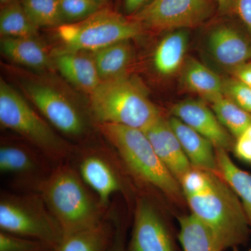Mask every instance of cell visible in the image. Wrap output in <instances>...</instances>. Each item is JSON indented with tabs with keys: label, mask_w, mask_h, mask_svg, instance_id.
Wrapping results in <instances>:
<instances>
[{
	"label": "cell",
	"mask_w": 251,
	"mask_h": 251,
	"mask_svg": "<svg viewBox=\"0 0 251 251\" xmlns=\"http://www.w3.org/2000/svg\"><path fill=\"white\" fill-rule=\"evenodd\" d=\"M114 224L110 216L91 228L67 234L53 251H110Z\"/></svg>",
	"instance_id": "obj_20"
},
{
	"label": "cell",
	"mask_w": 251,
	"mask_h": 251,
	"mask_svg": "<svg viewBox=\"0 0 251 251\" xmlns=\"http://www.w3.org/2000/svg\"><path fill=\"white\" fill-rule=\"evenodd\" d=\"M97 128L135 179L175 202L185 198L179 181L157 156L143 130L108 123L97 124Z\"/></svg>",
	"instance_id": "obj_2"
},
{
	"label": "cell",
	"mask_w": 251,
	"mask_h": 251,
	"mask_svg": "<svg viewBox=\"0 0 251 251\" xmlns=\"http://www.w3.org/2000/svg\"><path fill=\"white\" fill-rule=\"evenodd\" d=\"M54 65L69 82L89 95L101 83L93 55L86 52L59 50Z\"/></svg>",
	"instance_id": "obj_16"
},
{
	"label": "cell",
	"mask_w": 251,
	"mask_h": 251,
	"mask_svg": "<svg viewBox=\"0 0 251 251\" xmlns=\"http://www.w3.org/2000/svg\"><path fill=\"white\" fill-rule=\"evenodd\" d=\"M171 113L209 140L216 149L233 151L235 138L204 100L186 99L178 102L172 107Z\"/></svg>",
	"instance_id": "obj_13"
},
{
	"label": "cell",
	"mask_w": 251,
	"mask_h": 251,
	"mask_svg": "<svg viewBox=\"0 0 251 251\" xmlns=\"http://www.w3.org/2000/svg\"><path fill=\"white\" fill-rule=\"evenodd\" d=\"M144 31L133 18L103 8L82 21L57 27V36L64 46L60 50L82 52H95L115 43L130 40Z\"/></svg>",
	"instance_id": "obj_7"
},
{
	"label": "cell",
	"mask_w": 251,
	"mask_h": 251,
	"mask_svg": "<svg viewBox=\"0 0 251 251\" xmlns=\"http://www.w3.org/2000/svg\"><path fill=\"white\" fill-rule=\"evenodd\" d=\"M184 29L171 31L158 43L153 54L155 70L163 76H171L182 67L188 46Z\"/></svg>",
	"instance_id": "obj_21"
},
{
	"label": "cell",
	"mask_w": 251,
	"mask_h": 251,
	"mask_svg": "<svg viewBox=\"0 0 251 251\" xmlns=\"http://www.w3.org/2000/svg\"><path fill=\"white\" fill-rule=\"evenodd\" d=\"M233 151L239 159L251 165V126L236 138Z\"/></svg>",
	"instance_id": "obj_32"
},
{
	"label": "cell",
	"mask_w": 251,
	"mask_h": 251,
	"mask_svg": "<svg viewBox=\"0 0 251 251\" xmlns=\"http://www.w3.org/2000/svg\"><path fill=\"white\" fill-rule=\"evenodd\" d=\"M185 199L193 215L212 231L225 250L247 244L251 232L242 202L221 175L211 172L207 187Z\"/></svg>",
	"instance_id": "obj_3"
},
{
	"label": "cell",
	"mask_w": 251,
	"mask_h": 251,
	"mask_svg": "<svg viewBox=\"0 0 251 251\" xmlns=\"http://www.w3.org/2000/svg\"><path fill=\"white\" fill-rule=\"evenodd\" d=\"M1 52L13 62L35 69L46 70L52 67L49 51L36 37H4Z\"/></svg>",
	"instance_id": "obj_19"
},
{
	"label": "cell",
	"mask_w": 251,
	"mask_h": 251,
	"mask_svg": "<svg viewBox=\"0 0 251 251\" xmlns=\"http://www.w3.org/2000/svg\"><path fill=\"white\" fill-rule=\"evenodd\" d=\"M178 239L184 251H224L212 231L193 214L179 217Z\"/></svg>",
	"instance_id": "obj_23"
},
{
	"label": "cell",
	"mask_w": 251,
	"mask_h": 251,
	"mask_svg": "<svg viewBox=\"0 0 251 251\" xmlns=\"http://www.w3.org/2000/svg\"><path fill=\"white\" fill-rule=\"evenodd\" d=\"M21 3L38 27H58L64 24L59 0H23Z\"/></svg>",
	"instance_id": "obj_27"
},
{
	"label": "cell",
	"mask_w": 251,
	"mask_h": 251,
	"mask_svg": "<svg viewBox=\"0 0 251 251\" xmlns=\"http://www.w3.org/2000/svg\"><path fill=\"white\" fill-rule=\"evenodd\" d=\"M233 11L244 24L251 39V0H234Z\"/></svg>",
	"instance_id": "obj_34"
},
{
	"label": "cell",
	"mask_w": 251,
	"mask_h": 251,
	"mask_svg": "<svg viewBox=\"0 0 251 251\" xmlns=\"http://www.w3.org/2000/svg\"><path fill=\"white\" fill-rule=\"evenodd\" d=\"M127 251H176L171 230L148 200H137Z\"/></svg>",
	"instance_id": "obj_12"
},
{
	"label": "cell",
	"mask_w": 251,
	"mask_h": 251,
	"mask_svg": "<svg viewBox=\"0 0 251 251\" xmlns=\"http://www.w3.org/2000/svg\"><path fill=\"white\" fill-rule=\"evenodd\" d=\"M181 83L189 92L197 94L209 103L224 97V80L218 74L195 59L186 61L181 74Z\"/></svg>",
	"instance_id": "obj_18"
},
{
	"label": "cell",
	"mask_w": 251,
	"mask_h": 251,
	"mask_svg": "<svg viewBox=\"0 0 251 251\" xmlns=\"http://www.w3.org/2000/svg\"><path fill=\"white\" fill-rule=\"evenodd\" d=\"M144 133L157 156L179 182L193 166L168 120L161 116L151 126L144 130Z\"/></svg>",
	"instance_id": "obj_15"
},
{
	"label": "cell",
	"mask_w": 251,
	"mask_h": 251,
	"mask_svg": "<svg viewBox=\"0 0 251 251\" xmlns=\"http://www.w3.org/2000/svg\"><path fill=\"white\" fill-rule=\"evenodd\" d=\"M211 109L220 122L235 139L251 126V114L226 96L211 103Z\"/></svg>",
	"instance_id": "obj_26"
},
{
	"label": "cell",
	"mask_w": 251,
	"mask_h": 251,
	"mask_svg": "<svg viewBox=\"0 0 251 251\" xmlns=\"http://www.w3.org/2000/svg\"><path fill=\"white\" fill-rule=\"evenodd\" d=\"M213 58L229 72L251 62V39L249 34L230 25L212 29L207 39Z\"/></svg>",
	"instance_id": "obj_14"
},
{
	"label": "cell",
	"mask_w": 251,
	"mask_h": 251,
	"mask_svg": "<svg viewBox=\"0 0 251 251\" xmlns=\"http://www.w3.org/2000/svg\"><path fill=\"white\" fill-rule=\"evenodd\" d=\"M114 224V237L110 251H127L126 244V228L122 220L115 214H110Z\"/></svg>",
	"instance_id": "obj_33"
},
{
	"label": "cell",
	"mask_w": 251,
	"mask_h": 251,
	"mask_svg": "<svg viewBox=\"0 0 251 251\" xmlns=\"http://www.w3.org/2000/svg\"><path fill=\"white\" fill-rule=\"evenodd\" d=\"M45 243L0 231V251H53Z\"/></svg>",
	"instance_id": "obj_29"
},
{
	"label": "cell",
	"mask_w": 251,
	"mask_h": 251,
	"mask_svg": "<svg viewBox=\"0 0 251 251\" xmlns=\"http://www.w3.org/2000/svg\"><path fill=\"white\" fill-rule=\"evenodd\" d=\"M133 49L130 40L115 43L93 52V57L102 81L127 75L133 61Z\"/></svg>",
	"instance_id": "obj_22"
},
{
	"label": "cell",
	"mask_w": 251,
	"mask_h": 251,
	"mask_svg": "<svg viewBox=\"0 0 251 251\" xmlns=\"http://www.w3.org/2000/svg\"><path fill=\"white\" fill-rule=\"evenodd\" d=\"M218 9L223 14H229L233 11L234 0H215Z\"/></svg>",
	"instance_id": "obj_37"
},
{
	"label": "cell",
	"mask_w": 251,
	"mask_h": 251,
	"mask_svg": "<svg viewBox=\"0 0 251 251\" xmlns=\"http://www.w3.org/2000/svg\"><path fill=\"white\" fill-rule=\"evenodd\" d=\"M18 1H19V0H0V3H1V6H4L5 5L9 4L11 3Z\"/></svg>",
	"instance_id": "obj_38"
},
{
	"label": "cell",
	"mask_w": 251,
	"mask_h": 251,
	"mask_svg": "<svg viewBox=\"0 0 251 251\" xmlns=\"http://www.w3.org/2000/svg\"><path fill=\"white\" fill-rule=\"evenodd\" d=\"M111 156L103 149L77 148L72 158L76 161V166L74 165L82 179L107 209H110L112 196L124 190L116 163Z\"/></svg>",
	"instance_id": "obj_11"
},
{
	"label": "cell",
	"mask_w": 251,
	"mask_h": 251,
	"mask_svg": "<svg viewBox=\"0 0 251 251\" xmlns=\"http://www.w3.org/2000/svg\"><path fill=\"white\" fill-rule=\"evenodd\" d=\"M216 155L219 175L239 196L251 232V174L236 166L226 150L216 149Z\"/></svg>",
	"instance_id": "obj_24"
},
{
	"label": "cell",
	"mask_w": 251,
	"mask_h": 251,
	"mask_svg": "<svg viewBox=\"0 0 251 251\" xmlns=\"http://www.w3.org/2000/svg\"><path fill=\"white\" fill-rule=\"evenodd\" d=\"M233 250L232 251H239V249H238V247L234 248ZM247 251H251V248L249 250H248Z\"/></svg>",
	"instance_id": "obj_39"
},
{
	"label": "cell",
	"mask_w": 251,
	"mask_h": 251,
	"mask_svg": "<svg viewBox=\"0 0 251 251\" xmlns=\"http://www.w3.org/2000/svg\"><path fill=\"white\" fill-rule=\"evenodd\" d=\"M37 26L19 1L1 6L0 34L4 37H36Z\"/></svg>",
	"instance_id": "obj_25"
},
{
	"label": "cell",
	"mask_w": 251,
	"mask_h": 251,
	"mask_svg": "<svg viewBox=\"0 0 251 251\" xmlns=\"http://www.w3.org/2000/svg\"><path fill=\"white\" fill-rule=\"evenodd\" d=\"M89 96L90 111L97 124H115L144 131L163 116L143 86L128 75L102 81Z\"/></svg>",
	"instance_id": "obj_4"
},
{
	"label": "cell",
	"mask_w": 251,
	"mask_h": 251,
	"mask_svg": "<svg viewBox=\"0 0 251 251\" xmlns=\"http://www.w3.org/2000/svg\"><path fill=\"white\" fill-rule=\"evenodd\" d=\"M231 73L234 78L251 87V62L243 64Z\"/></svg>",
	"instance_id": "obj_35"
},
{
	"label": "cell",
	"mask_w": 251,
	"mask_h": 251,
	"mask_svg": "<svg viewBox=\"0 0 251 251\" xmlns=\"http://www.w3.org/2000/svg\"><path fill=\"white\" fill-rule=\"evenodd\" d=\"M55 166L26 140H1L0 172L11 178L13 186L20 192H36Z\"/></svg>",
	"instance_id": "obj_9"
},
{
	"label": "cell",
	"mask_w": 251,
	"mask_h": 251,
	"mask_svg": "<svg viewBox=\"0 0 251 251\" xmlns=\"http://www.w3.org/2000/svg\"><path fill=\"white\" fill-rule=\"evenodd\" d=\"M224 95L251 114V87L237 79L224 80Z\"/></svg>",
	"instance_id": "obj_30"
},
{
	"label": "cell",
	"mask_w": 251,
	"mask_h": 251,
	"mask_svg": "<svg viewBox=\"0 0 251 251\" xmlns=\"http://www.w3.org/2000/svg\"><path fill=\"white\" fill-rule=\"evenodd\" d=\"M210 173L195 168L187 172L179 181L184 197L202 192L209 184Z\"/></svg>",
	"instance_id": "obj_31"
},
{
	"label": "cell",
	"mask_w": 251,
	"mask_h": 251,
	"mask_svg": "<svg viewBox=\"0 0 251 251\" xmlns=\"http://www.w3.org/2000/svg\"><path fill=\"white\" fill-rule=\"evenodd\" d=\"M23 88L28 98L54 128L71 139L85 138L89 131L87 119L67 95L41 82H25Z\"/></svg>",
	"instance_id": "obj_10"
},
{
	"label": "cell",
	"mask_w": 251,
	"mask_h": 251,
	"mask_svg": "<svg viewBox=\"0 0 251 251\" xmlns=\"http://www.w3.org/2000/svg\"><path fill=\"white\" fill-rule=\"evenodd\" d=\"M0 231L40 241L53 249L64 237L58 222L36 192L1 193Z\"/></svg>",
	"instance_id": "obj_6"
},
{
	"label": "cell",
	"mask_w": 251,
	"mask_h": 251,
	"mask_svg": "<svg viewBox=\"0 0 251 251\" xmlns=\"http://www.w3.org/2000/svg\"><path fill=\"white\" fill-rule=\"evenodd\" d=\"M64 236L91 228L106 220L110 210L81 177L71 161L56 165L36 189Z\"/></svg>",
	"instance_id": "obj_1"
},
{
	"label": "cell",
	"mask_w": 251,
	"mask_h": 251,
	"mask_svg": "<svg viewBox=\"0 0 251 251\" xmlns=\"http://www.w3.org/2000/svg\"><path fill=\"white\" fill-rule=\"evenodd\" d=\"M97 1H99V2L101 3V4H103L106 0H97Z\"/></svg>",
	"instance_id": "obj_40"
},
{
	"label": "cell",
	"mask_w": 251,
	"mask_h": 251,
	"mask_svg": "<svg viewBox=\"0 0 251 251\" xmlns=\"http://www.w3.org/2000/svg\"><path fill=\"white\" fill-rule=\"evenodd\" d=\"M216 6L215 0H151L131 17L145 30L173 31L202 25Z\"/></svg>",
	"instance_id": "obj_8"
},
{
	"label": "cell",
	"mask_w": 251,
	"mask_h": 251,
	"mask_svg": "<svg viewBox=\"0 0 251 251\" xmlns=\"http://www.w3.org/2000/svg\"><path fill=\"white\" fill-rule=\"evenodd\" d=\"M149 3V0H124L125 11L132 16L143 9Z\"/></svg>",
	"instance_id": "obj_36"
},
{
	"label": "cell",
	"mask_w": 251,
	"mask_h": 251,
	"mask_svg": "<svg viewBox=\"0 0 251 251\" xmlns=\"http://www.w3.org/2000/svg\"><path fill=\"white\" fill-rule=\"evenodd\" d=\"M0 124L41 151L54 165L71 161L77 147L54 131L6 81L0 80Z\"/></svg>",
	"instance_id": "obj_5"
},
{
	"label": "cell",
	"mask_w": 251,
	"mask_h": 251,
	"mask_svg": "<svg viewBox=\"0 0 251 251\" xmlns=\"http://www.w3.org/2000/svg\"><path fill=\"white\" fill-rule=\"evenodd\" d=\"M64 23L82 21L103 8L97 0H59Z\"/></svg>",
	"instance_id": "obj_28"
},
{
	"label": "cell",
	"mask_w": 251,
	"mask_h": 251,
	"mask_svg": "<svg viewBox=\"0 0 251 251\" xmlns=\"http://www.w3.org/2000/svg\"><path fill=\"white\" fill-rule=\"evenodd\" d=\"M168 120L193 168L219 174L212 143L176 117Z\"/></svg>",
	"instance_id": "obj_17"
}]
</instances>
